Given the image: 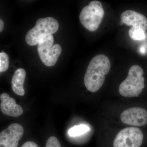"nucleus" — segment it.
I'll return each mask as SVG.
<instances>
[{
    "instance_id": "nucleus-4",
    "label": "nucleus",
    "mask_w": 147,
    "mask_h": 147,
    "mask_svg": "<svg viewBox=\"0 0 147 147\" xmlns=\"http://www.w3.org/2000/svg\"><path fill=\"white\" fill-rule=\"evenodd\" d=\"M59 28L58 21L53 17L39 18L37 21L35 26L27 33L26 42L30 46L36 45L41 37L55 33Z\"/></svg>"
},
{
    "instance_id": "nucleus-5",
    "label": "nucleus",
    "mask_w": 147,
    "mask_h": 147,
    "mask_svg": "<svg viewBox=\"0 0 147 147\" xmlns=\"http://www.w3.org/2000/svg\"><path fill=\"white\" fill-rule=\"evenodd\" d=\"M54 38L53 35H44L40 38L38 43L37 50L42 63L48 67L55 65L62 52L60 45H53Z\"/></svg>"
},
{
    "instance_id": "nucleus-16",
    "label": "nucleus",
    "mask_w": 147,
    "mask_h": 147,
    "mask_svg": "<svg viewBox=\"0 0 147 147\" xmlns=\"http://www.w3.org/2000/svg\"><path fill=\"white\" fill-rule=\"evenodd\" d=\"M21 147H38L37 145L34 142H27L24 143Z\"/></svg>"
},
{
    "instance_id": "nucleus-7",
    "label": "nucleus",
    "mask_w": 147,
    "mask_h": 147,
    "mask_svg": "<svg viewBox=\"0 0 147 147\" xmlns=\"http://www.w3.org/2000/svg\"><path fill=\"white\" fill-rule=\"evenodd\" d=\"M24 133L22 125L17 123L11 124L0 132V147H18Z\"/></svg>"
},
{
    "instance_id": "nucleus-9",
    "label": "nucleus",
    "mask_w": 147,
    "mask_h": 147,
    "mask_svg": "<svg viewBox=\"0 0 147 147\" xmlns=\"http://www.w3.org/2000/svg\"><path fill=\"white\" fill-rule=\"evenodd\" d=\"M121 19L122 22L127 26L141 29L145 32L147 30V18L143 14L135 11H125L121 15Z\"/></svg>"
},
{
    "instance_id": "nucleus-8",
    "label": "nucleus",
    "mask_w": 147,
    "mask_h": 147,
    "mask_svg": "<svg viewBox=\"0 0 147 147\" xmlns=\"http://www.w3.org/2000/svg\"><path fill=\"white\" fill-rule=\"evenodd\" d=\"M123 123L134 126H142L147 123V111L140 107H133L123 111L121 114Z\"/></svg>"
},
{
    "instance_id": "nucleus-11",
    "label": "nucleus",
    "mask_w": 147,
    "mask_h": 147,
    "mask_svg": "<svg viewBox=\"0 0 147 147\" xmlns=\"http://www.w3.org/2000/svg\"><path fill=\"white\" fill-rule=\"evenodd\" d=\"M26 73L23 68H18L14 71L11 79V88L14 93L18 95L23 96L25 92L24 85Z\"/></svg>"
},
{
    "instance_id": "nucleus-3",
    "label": "nucleus",
    "mask_w": 147,
    "mask_h": 147,
    "mask_svg": "<svg viewBox=\"0 0 147 147\" xmlns=\"http://www.w3.org/2000/svg\"><path fill=\"white\" fill-rule=\"evenodd\" d=\"M104 9L99 1H92L82 9L79 20L82 26L90 32L97 30L104 16Z\"/></svg>"
},
{
    "instance_id": "nucleus-15",
    "label": "nucleus",
    "mask_w": 147,
    "mask_h": 147,
    "mask_svg": "<svg viewBox=\"0 0 147 147\" xmlns=\"http://www.w3.org/2000/svg\"><path fill=\"white\" fill-rule=\"evenodd\" d=\"M45 147H61L57 137L52 136L50 137L46 142Z\"/></svg>"
},
{
    "instance_id": "nucleus-1",
    "label": "nucleus",
    "mask_w": 147,
    "mask_h": 147,
    "mask_svg": "<svg viewBox=\"0 0 147 147\" xmlns=\"http://www.w3.org/2000/svg\"><path fill=\"white\" fill-rule=\"evenodd\" d=\"M110 68L111 63L107 56L100 54L93 58L84 76V84L87 90L95 92L100 89Z\"/></svg>"
},
{
    "instance_id": "nucleus-10",
    "label": "nucleus",
    "mask_w": 147,
    "mask_h": 147,
    "mask_svg": "<svg viewBox=\"0 0 147 147\" xmlns=\"http://www.w3.org/2000/svg\"><path fill=\"white\" fill-rule=\"evenodd\" d=\"M0 109L3 114L10 117H17L23 113V108L16 103L15 100L7 94L0 95Z\"/></svg>"
},
{
    "instance_id": "nucleus-6",
    "label": "nucleus",
    "mask_w": 147,
    "mask_h": 147,
    "mask_svg": "<svg viewBox=\"0 0 147 147\" xmlns=\"http://www.w3.org/2000/svg\"><path fill=\"white\" fill-rule=\"evenodd\" d=\"M144 137L143 132L138 127H126L117 134L113 142V147H140Z\"/></svg>"
},
{
    "instance_id": "nucleus-18",
    "label": "nucleus",
    "mask_w": 147,
    "mask_h": 147,
    "mask_svg": "<svg viewBox=\"0 0 147 147\" xmlns=\"http://www.w3.org/2000/svg\"><path fill=\"white\" fill-rule=\"evenodd\" d=\"M145 48L144 47H141V49H140V51H141V53H145Z\"/></svg>"
},
{
    "instance_id": "nucleus-13",
    "label": "nucleus",
    "mask_w": 147,
    "mask_h": 147,
    "mask_svg": "<svg viewBox=\"0 0 147 147\" xmlns=\"http://www.w3.org/2000/svg\"><path fill=\"white\" fill-rule=\"evenodd\" d=\"M129 35L131 39L134 40H141L146 38L145 32L141 29L131 27L129 30Z\"/></svg>"
},
{
    "instance_id": "nucleus-12",
    "label": "nucleus",
    "mask_w": 147,
    "mask_h": 147,
    "mask_svg": "<svg viewBox=\"0 0 147 147\" xmlns=\"http://www.w3.org/2000/svg\"><path fill=\"white\" fill-rule=\"evenodd\" d=\"M90 130L89 127L85 125L74 126L69 129L68 134L71 137H77L85 134Z\"/></svg>"
},
{
    "instance_id": "nucleus-2",
    "label": "nucleus",
    "mask_w": 147,
    "mask_h": 147,
    "mask_svg": "<svg viewBox=\"0 0 147 147\" xmlns=\"http://www.w3.org/2000/svg\"><path fill=\"white\" fill-rule=\"evenodd\" d=\"M144 71L139 65H132L129 69L128 75L119 87V92L126 97H138L145 88Z\"/></svg>"
},
{
    "instance_id": "nucleus-17",
    "label": "nucleus",
    "mask_w": 147,
    "mask_h": 147,
    "mask_svg": "<svg viewBox=\"0 0 147 147\" xmlns=\"http://www.w3.org/2000/svg\"><path fill=\"white\" fill-rule=\"evenodd\" d=\"M4 28V24L3 21L0 18V33L1 32Z\"/></svg>"
},
{
    "instance_id": "nucleus-14",
    "label": "nucleus",
    "mask_w": 147,
    "mask_h": 147,
    "mask_svg": "<svg viewBox=\"0 0 147 147\" xmlns=\"http://www.w3.org/2000/svg\"><path fill=\"white\" fill-rule=\"evenodd\" d=\"M9 66V58L6 53H0V72H4L8 69Z\"/></svg>"
}]
</instances>
